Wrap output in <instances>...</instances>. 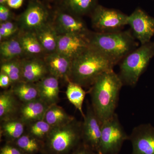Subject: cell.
Wrapping results in <instances>:
<instances>
[{
    "label": "cell",
    "mask_w": 154,
    "mask_h": 154,
    "mask_svg": "<svg viewBox=\"0 0 154 154\" xmlns=\"http://www.w3.org/2000/svg\"><path fill=\"white\" fill-rule=\"evenodd\" d=\"M117 63L91 46L72 61L69 81L82 87H91L102 74L113 70Z\"/></svg>",
    "instance_id": "2"
},
{
    "label": "cell",
    "mask_w": 154,
    "mask_h": 154,
    "mask_svg": "<svg viewBox=\"0 0 154 154\" xmlns=\"http://www.w3.org/2000/svg\"><path fill=\"white\" fill-rule=\"evenodd\" d=\"M8 0H0V5H7Z\"/></svg>",
    "instance_id": "35"
},
{
    "label": "cell",
    "mask_w": 154,
    "mask_h": 154,
    "mask_svg": "<svg viewBox=\"0 0 154 154\" xmlns=\"http://www.w3.org/2000/svg\"><path fill=\"white\" fill-rule=\"evenodd\" d=\"M49 106L41 99L23 103L20 108L21 121L23 122H33L44 119Z\"/></svg>",
    "instance_id": "17"
},
{
    "label": "cell",
    "mask_w": 154,
    "mask_h": 154,
    "mask_svg": "<svg viewBox=\"0 0 154 154\" xmlns=\"http://www.w3.org/2000/svg\"><path fill=\"white\" fill-rule=\"evenodd\" d=\"M17 109L16 96L12 90L5 91L0 94V119L1 121L12 119Z\"/></svg>",
    "instance_id": "22"
},
{
    "label": "cell",
    "mask_w": 154,
    "mask_h": 154,
    "mask_svg": "<svg viewBox=\"0 0 154 154\" xmlns=\"http://www.w3.org/2000/svg\"><path fill=\"white\" fill-rule=\"evenodd\" d=\"M52 127L44 119L32 122L30 125L29 133L30 135L37 139L43 138L47 136Z\"/></svg>",
    "instance_id": "29"
},
{
    "label": "cell",
    "mask_w": 154,
    "mask_h": 154,
    "mask_svg": "<svg viewBox=\"0 0 154 154\" xmlns=\"http://www.w3.org/2000/svg\"><path fill=\"white\" fill-rule=\"evenodd\" d=\"M44 60L49 74L58 79L69 81L72 65V60L57 52L47 54Z\"/></svg>",
    "instance_id": "14"
},
{
    "label": "cell",
    "mask_w": 154,
    "mask_h": 154,
    "mask_svg": "<svg viewBox=\"0 0 154 154\" xmlns=\"http://www.w3.org/2000/svg\"><path fill=\"white\" fill-rule=\"evenodd\" d=\"M7 5H0V23L11 21L14 14Z\"/></svg>",
    "instance_id": "30"
},
{
    "label": "cell",
    "mask_w": 154,
    "mask_h": 154,
    "mask_svg": "<svg viewBox=\"0 0 154 154\" xmlns=\"http://www.w3.org/2000/svg\"><path fill=\"white\" fill-rule=\"evenodd\" d=\"M32 136L24 135L17 140V144L22 151L28 153H33L38 151L39 145L38 142Z\"/></svg>",
    "instance_id": "28"
},
{
    "label": "cell",
    "mask_w": 154,
    "mask_h": 154,
    "mask_svg": "<svg viewBox=\"0 0 154 154\" xmlns=\"http://www.w3.org/2000/svg\"><path fill=\"white\" fill-rule=\"evenodd\" d=\"M131 154H154V126L150 123L139 125L129 135Z\"/></svg>",
    "instance_id": "12"
},
{
    "label": "cell",
    "mask_w": 154,
    "mask_h": 154,
    "mask_svg": "<svg viewBox=\"0 0 154 154\" xmlns=\"http://www.w3.org/2000/svg\"><path fill=\"white\" fill-rule=\"evenodd\" d=\"M72 154H99L92 149L91 148L81 142L79 145L74 149Z\"/></svg>",
    "instance_id": "31"
},
{
    "label": "cell",
    "mask_w": 154,
    "mask_h": 154,
    "mask_svg": "<svg viewBox=\"0 0 154 154\" xmlns=\"http://www.w3.org/2000/svg\"><path fill=\"white\" fill-rule=\"evenodd\" d=\"M23 0H8L7 5L11 8L17 9L23 5Z\"/></svg>",
    "instance_id": "34"
},
{
    "label": "cell",
    "mask_w": 154,
    "mask_h": 154,
    "mask_svg": "<svg viewBox=\"0 0 154 154\" xmlns=\"http://www.w3.org/2000/svg\"><path fill=\"white\" fill-rule=\"evenodd\" d=\"M0 154H23L19 148L11 145L4 146L1 149Z\"/></svg>",
    "instance_id": "32"
},
{
    "label": "cell",
    "mask_w": 154,
    "mask_h": 154,
    "mask_svg": "<svg viewBox=\"0 0 154 154\" xmlns=\"http://www.w3.org/2000/svg\"><path fill=\"white\" fill-rule=\"evenodd\" d=\"M154 57V42L141 45L121 60L118 75L124 85L134 87Z\"/></svg>",
    "instance_id": "4"
},
{
    "label": "cell",
    "mask_w": 154,
    "mask_h": 154,
    "mask_svg": "<svg viewBox=\"0 0 154 154\" xmlns=\"http://www.w3.org/2000/svg\"><path fill=\"white\" fill-rule=\"evenodd\" d=\"M49 17L47 8L39 1L33 0L18 17L17 23L20 30L34 32L49 22Z\"/></svg>",
    "instance_id": "8"
},
{
    "label": "cell",
    "mask_w": 154,
    "mask_h": 154,
    "mask_svg": "<svg viewBox=\"0 0 154 154\" xmlns=\"http://www.w3.org/2000/svg\"><path fill=\"white\" fill-rule=\"evenodd\" d=\"M17 36L25 55L37 57L44 53V50L34 32L20 30Z\"/></svg>",
    "instance_id": "20"
},
{
    "label": "cell",
    "mask_w": 154,
    "mask_h": 154,
    "mask_svg": "<svg viewBox=\"0 0 154 154\" xmlns=\"http://www.w3.org/2000/svg\"><path fill=\"white\" fill-rule=\"evenodd\" d=\"M1 72L5 73L9 76L13 85L21 82L22 81L21 60L16 59L2 62Z\"/></svg>",
    "instance_id": "27"
},
{
    "label": "cell",
    "mask_w": 154,
    "mask_h": 154,
    "mask_svg": "<svg viewBox=\"0 0 154 154\" xmlns=\"http://www.w3.org/2000/svg\"><path fill=\"white\" fill-rule=\"evenodd\" d=\"M96 32L107 33L121 30L128 24V16L116 9L98 5L90 15Z\"/></svg>",
    "instance_id": "7"
},
{
    "label": "cell",
    "mask_w": 154,
    "mask_h": 154,
    "mask_svg": "<svg viewBox=\"0 0 154 154\" xmlns=\"http://www.w3.org/2000/svg\"><path fill=\"white\" fill-rule=\"evenodd\" d=\"M129 135L121 124L116 113L102 124L99 154H119Z\"/></svg>",
    "instance_id": "6"
},
{
    "label": "cell",
    "mask_w": 154,
    "mask_h": 154,
    "mask_svg": "<svg viewBox=\"0 0 154 154\" xmlns=\"http://www.w3.org/2000/svg\"><path fill=\"white\" fill-rule=\"evenodd\" d=\"M13 85L12 81L8 75L5 73L1 72L0 73V87L6 89Z\"/></svg>",
    "instance_id": "33"
},
{
    "label": "cell",
    "mask_w": 154,
    "mask_h": 154,
    "mask_svg": "<svg viewBox=\"0 0 154 154\" xmlns=\"http://www.w3.org/2000/svg\"><path fill=\"white\" fill-rule=\"evenodd\" d=\"M74 118L69 115L62 107L56 104L49 106L44 119L52 127L65 124Z\"/></svg>",
    "instance_id": "24"
},
{
    "label": "cell",
    "mask_w": 154,
    "mask_h": 154,
    "mask_svg": "<svg viewBox=\"0 0 154 154\" xmlns=\"http://www.w3.org/2000/svg\"><path fill=\"white\" fill-rule=\"evenodd\" d=\"M1 128V131L6 137L11 140H17L23 135L25 126L21 120L12 119L4 121Z\"/></svg>",
    "instance_id": "26"
},
{
    "label": "cell",
    "mask_w": 154,
    "mask_h": 154,
    "mask_svg": "<svg viewBox=\"0 0 154 154\" xmlns=\"http://www.w3.org/2000/svg\"><path fill=\"white\" fill-rule=\"evenodd\" d=\"M98 0H63L64 11L81 17L91 15L98 4Z\"/></svg>",
    "instance_id": "19"
},
{
    "label": "cell",
    "mask_w": 154,
    "mask_h": 154,
    "mask_svg": "<svg viewBox=\"0 0 154 154\" xmlns=\"http://www.w3.org/2000/svg\"><path fill=\"white\" fill-rule=\"evenodd\" d=\"M53 24L59 35L76 34L88 37L91 33L81 17L63 10L56 12Z\"/></svg>",
    "instance_id": "10"
},
{
    "label": "cell",
    "mask_w": 154,
    "mask_h": 154,
    "mask_svg": "<svg viewBox=\"0 0 154 154\" xmlns=\"http://www.w3.org/2000/svg\"><path fill=\"white\" fill-rule=\"evenodd\" d=\"M21 65L22 81L36 83L49 74L43 59L37 57L21 60Z\"/></svg>",
    "instance_id": "15"
},
{
    "label": "cell",
    "mask_w": 154,
    "mask_h": 154,
    "mask_svg": "<svg viewBox=\"0 0 154 154\" xmlns=\"http://www.w3.org/2000/svg\"><path fill=\"white\" fill-rule=\"evenodd\" d=\"M11 90L15 96L24 103L39 98L36 83L21 81L14 84Z\"/></svg>",
    "instance_id": "23"
},
{
    "label": "cell",
    "mask_w": 154,
    "mask_h": 154,
    "mask_svg": "<svg viewBox=\"0 0 154 154\" xmlns=\"http://www.w3.org/2000/svg\"><path fill=\"white\" fill-rule=\"evenodd\" d=\"M34 32L45 53L56 52L59 34L53 24L48 22Z\"/></svg>",
    "instance_id": "18"
},
{
    "label": "cell",
    "mask_w": 154,
    "mask_h": 154,
    "mask_svg": "<svg viewBox=\"0 0 154 154\" xmlns=\"http://www.w3.org/2000/svg\"><path fill=\"white\" fill-rule=\"evenodd\" d=\"M123 85L118 74L112 70L99 76L91 86V106L102 124L115 114Z\"/></svg>",
    "instance_id": "1"
},
{
    "label": "cell",
    "mask_w": 154,
    "mask_h": 154,
    "mask_svg": "<svg viewBox=\"0 0 154 154\" xmlns=\"http://www.w3.org/2000/svg\"><path fill=\"white\" fill-rule=\"evenodd\" d=\"M66 94L67 98L72 104L79 110L82 117L85 113L83 111V104L85 97L86 92L83 87L71 81L68 82Z\"/></svg>",
    "instance_id": "25"
},
{
    "label": "cell",
    "mask_w": 154,
    "mask_h": 154,
    "mask_svg": "<svg viewBox=\"0 0 154 154\" xmlns=\"http://www.w3.org/2000/svg\"><path fill=\"white\" fill-rule=\"evenodd\" d=\"M90 46L112 59L117 63L138 47L131 31L92 32L88 37Z\"/></svg>",
    "instance_id": "3"
},
{
    "label": "cell",
    "mask_w": 154,
    "mask_h": 154,
    "mask_svg": "<svg viewBox=\"0 0 154 154\" xmlns=\"http://www.w3.org/2000/svg\"><path fill=\"white\" fill-rule=\"evenodd\" d=\"M36 84L39 99L49 106L57 103L59 100L58 79L49 74Z\"/></svg>",
    "instance_id": "16"
},
{
    "label": "cell",
    "mask_w": 154,
    "mask_h": 154,
    "mask_svg": "<svg viewBox=\"0 0 154 154\" xmlns=\"http://www.w3.org/2000/svg\"><path fill=\"white\" fill-rule=\"evenodd\" d=\"M133 35L141 45L151 42L154 35V18L139 7L128 16V24Z\"/></svg>",
    "instance_id": "9"
},
{
    "label": "cell",
    "mask_w": 154,
    "mask_h": 154,
    "mask_svg": "<svg viewBox=\"0 0 154 154\" xmlns=\"http://www.w3.org/2000/svg\"><path fill=\"white\" fill-rule=\"evenodd\" d=\"M50 1H58V0H50Z\"/></svg>",
    "instance_id": "36"
},
{
    "label": "cell",
    "mask_w": 154,
    "mask_h": 154,
    "mask_svg": "<svg viewBox=\"0 0 154 154\" xmlns=\"http://www.w3.org/2000/svg\"><path fill=\"white\" fill-rule=\"evenodd\" d=\"M82 122V142L98 152L102 135V123L91 105L87 106Z\"/></svg>",
    "instance_id": "11"
},
{
    "label": "cell",
    "mask_w": 154,
    "mask_h": 154,
    "mask_svg": "<svg viewBox=\"0 0 154 154\" xmlns=\"http://www.w3.org/2000/svg\"><path fill=\"white\" fill-rule=\"evenodd\" d=\"M91 47L88 37L76 34L59 35L57 52L72 61Z\"/></svg>",
    "instance_id": "13"
},
{
    "label": "cell",
    "mask_w": 154,
    "mask_h": 154,
    "mask_svg": "<svg viewBox=\"0 0 154 154\" xmlns=\"http://www.w3.org/2000/svg\"><path fill=\"white\" fill-rule=\"evenodd\" d=\"M24 55L17 35L1 42L0 56L2 62L18 59Z\"/></svg>",
    "instance_id": "21"
},
{
    "label": "cell",
    "mask_w": 154,
    "mask_h": 154,
    "mask_svg": "<svg viewBox=\"0 0 154 154\" xmlns=\"http://www.w3.org/2000/svg\"><path fill=\"white\" fill-rule=\"evenodd\" d=\"M47 138V146L54 154H65L77 147L82 141V122L75 119L52 127Z\"/></svg>",
    "instance_id": "5"
}]
</instances>
